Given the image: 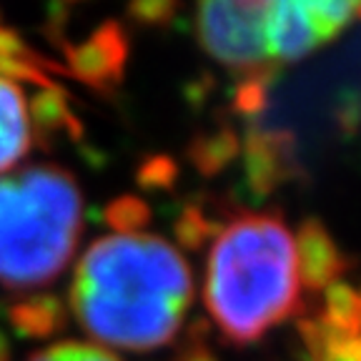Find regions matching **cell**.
I'll return each mask as SVG.
<instances>
[{
  "instance_id": "6da1fadb",
  "label": "cell",
  "mask_w": 361,
  "mask_h": 361,
  "mask_svg": "<svg viewBox=\"0 0 361 361\" xmlns=\"http://www.w3.org/2000/svg\"><path fill=\"white\" fill-rule=\"evenodd\" d=\"M183 256L151 233H113L83 254L71 286L80 326L101 344L148 351L169 344L191 306Z\"/></svg>"
},
{
  "instance_id": "7a4b0ae2",
  "label": "cell",
  "mask_w": 361,
  "mask_h": 361,
  "mask_svg": "<svg viewBox=\"0 0 361 361\" xmlns=\"http://www.w3.org/2000/svg\"><path fill=\"white\" fill-rule=\"evenodd\" d=\"M299 293L296 243L279 216L246 214L221 228L203 296L226 338L256 341L299 309Z\"/></svg>"
},
{
  "instance_id": "3957f363",
  "label": "cell",
  "mask_w": 361,
  "mask_h": 361,
  "mask_svg": "<svg viewBox=\"0 0 361 361\" xmlns=\"http://www.w3.org/2000/svg\"><path fill=\"white\" fill-rule=\"evenodd\" d=\"M83 221L75 178L58 166L0 176V283H51L73 259Z\"/></svg>"
},
{
  "instance_id": "277c9868",
  "label": "cell",
  "mask_w": 361,
  "mask_h": 361,
  "mask_svg": "<svg viewBox=\"0 0 361 361\" xmlns=\"http://www.w3.org/2000/svg\"><path fill=\"white\" fill-rule=\"evenodd\" d=\"M264 8L266 3L259 0L203 3L198 8V35L203 48L233 71L261 73L269 61Z\"/></svg>"
},
{
  "instance_id": "5b68a950",
  "label": "cell",
  "mask_w": 361,
  "mask_h": 361,
  "mask_svg": "<svg viewBox=\"0 0 361 361\" xmlns=\"http://www.w3.org/2000/svg\"><path fill=\"white\" fill-rule=\"evenodd\" d=\"M126 53H128V43H126L123 28L118 23H106L78 45L68 48L66 58L71 71L83 83L106 90L118 83L123 75Z\"/></svg>"
},
{
  "instance_id": "8992f818",
  "label": "cell",
  "mask_w": 361,
  "mask_h": 361,
  "mask_svg": "<svg viewBox=\"0 0 361 361\" xmlns=\"http://www.w3.org/2000/svg\"><path fill=\"white\" fill-rule=\"evenodd\" d=\"M293 243H296L299 281L309 291H326L349 269V261L338 251L334 236L319 219L304 221Z\"/></svg>"
},
{
  "instance_id": "52a82bcc",
  "label": "cell",
  "mask_w": 361,
  "mask_h": 361,
  "mask_svg": "<svg viewBox=\"0 0 361 361\" xmlns=\"http://www.w3.org/2000/svg\"><path fill=\"white\" fill-rule=\"evenodd\" d=\"M264 33L269 58L291 63L309 56L319 45L314 28H311L309 16L304 13L301 3L293 0H276L266 3L264 8Z\"/></svg>"
},
{
  "instance_id": "ba28073f",
  "label": "cell",
  "mask_w": 361,
  "mask_h": 361,
  "mask_svg": "<svg viewBox=\"0 0 361 361\" xmlns=\"http://www.w3.org/2000/svg\"><path fill=\"white\" fill-rule=\"evenodd\" d=\"M30 148V111L20 88L0 75V176L8 173Z\"/></svg>"
},
{
  "instance_id": "9c48e42d",
  "label": "cell",
  "mask_w": 361,
  "mask_h": 361,
  "mask_svg": "<svg viewBox=\"0 0 361 361\" xmlns=\"http://www.w3.org/2000/svg\"><path fill=\"white\" fill-rule=\"evenodd\" d=\"M246 173L251 186L259 193H269L276 188L288 173L291 166V141H281V135L274 133H251L246 146Z\"/></svg>"
},
{
  "instance_id": "30bf717a",
  "label": "cell",
  "mask_w": 361,
  "mask_h": 361,
  "mask_svg": "<svg viewBox=\"0 0 361 361\" xmlns=\"http://www.w3.org/2000/svg\"><path fill=\"white\" fill-rule=\"evenodd\" d=\"M66 311L56 296H33L11 309V324L28 338H45L63 326Z\"/></svg>"
},
{
  "instance_id": "8fae6325",
  "label": "cell",
  "mask_w": 361,
  "mask_h": 361,
  "mask_svg": "<svg viewBox=\"0 0 361 361\" xmlns=\"http://www.w3.org/2000/svg\"><path fill=\"white\" fill-rule=\"evenodd\" d=\"M324 319L346 336L361 334V296L346 281H336L324 291Z\"/></svg>"
},
{
  "instance_id": "7c38bea8",
  "label": "cell",
  "mask_w": 361,
  "mask_h": 361,
  "mask_svg": "<svg viewBox=\"0 0 361 361\" xmlns=\"http://www.w3.org/2000/svg\"><path fill=\"white\" fill-rule=\"evenodd\" d=\"M241 153V141L231 128H221L198 138L191 146V161L203 173H219Z\"/></svg>"
},
{
  "instance_id": "4fadbf2b",
  "label": "cell",
  "mask_w": 361,
  "mask_h": 361,
  "mask_svg": "<svg viewBox=\"0 0 361 361\" xmlns=\"http://www.w3.org/2000/svg\"><path fill=\"white\" fill-rule=\"evenodd\" d=\"M301 6L309 16V23L319 43H329L354 20L359 3H311V0H301Z\"/></svg>"
},
{
  "instance_id": "5bb4252c",
  "label": "cell",
  "mask_w": 361,
  "mask_h": 361,
  "mask_svg": "<svg viewBox=\"0 0 361 361\" xmlns=\"http://www.w3.org/2000/svg\"><path fill=\"white\" fill-rule=\"evenodd\" d=\"M30 113H33V121L38 123V128H43V130L61 133V130L75 128V118L71 116L68 103L63 101L56 88H45L43 93H38Z\"/></svg>"
},
{
  "instance_id": "9a60e30c",
  "label": "cell",
  "mask_w": 361,
  "mask_h": 361,
  "mask_svg": "<svg viewBox=\"0 0 361 361\" xmlns=\"http://www.w3.org/2000/svg\"><path fill=\"white\" fill-rule=\"evenodd\" d=\"M106 219L118 233H141V228L151 219V211H148V206L141 198L123 196V198H116L108 206Z\"/></svg>"
},
{
  "instance_id": "2e32d148",
  "label": "cell",
  "mask_w": 361,
  "mask_h": 361,
  "mask_svg": "<svg viewBox=\"0 0 361 361\" xmlns=\"http://www.w3.org/2000/svg\"><path fill=\"white\" fill-rule=\"evenodd\" d=\"M28 361H118L111 351L83 341H61L35 351Z\"/></svg>"
},
{
  "instance_id": "e0dca14e",
  "label": "cell",
  "mask_w": 361,
  "mask_h": 361,
  "mask_svg": "<svg viewBox=\"0 0 361 361\" xmlns=\"http://www.w3.org/2000/svg\"><path fill=\"white\" fill-rule=\"evenodd\" d=\"M209 233H211V221L206 219L196 206H188V209L180 214L178 224H176V236L188 248L203 246V241L209 238Z\"/></svg>"
},
{
  "instance_id": "ac0fdd59",
  "label": "cell",
  "mask_w": 361,
  "mask_h": 361,
  "mask_svg": "<svg viewBox=\"0 0 361 361\" xmlns=\"http://www.w3.org/2000/svg\"><path fill=\"white\" fill-rule=\"evenodd\" d=\"M176 178V164L171 158H148L138 171V180L146 188H169Z\"/></svg>"
},
{
  "instance_id": "d6986e66",
  "label": "cell",
  "mask_w": 361,
  "mask_h": 361,
  "mask_svg": "<svg viewBox=\"0 0 361 361\" xmlns=\"http://www.w3.org/2000/svg\"><path fill=\"white\" fill-rule=\"evenodd\" d=\"M266 103V80L261 73L251 75L246 83H241L236 93V108L243 113H259Z\"/></svg>"
},
{
  "instance_id": "ffe728a7",
  "label": "cell",
  "mask_w": 361,
  "mask_h": 361,
  "mask_svg": "<svg viewBox=\"0 0 361 361\" xmlns=\"http://www.w3.org/2000/svg\"><path fill=\"white\" fill-rule=\"evenodd\" d=\"M173 3H138V6H130V16L143 23H166L173 16Z\"/></svg>"
},
{
  "instance_id": "44dd1931",
  "label": "cell",
  "mask_w": 361,
  "mask_h": 361,
  "mask_svg": "<svg viewBox=\"0 0 361 361\" xmlns=\"http://www.w3.org/2000/svg\"><path fill=\"white\" fill-rule=\"evenodd\" d=\"M322 359L324 361H361V334L334 344Z\"/></svg>"
},
{
  "instance_id": "7402d4cb",
  "label": "cell",
  "mask_w": 361,
  "mask_h": 361,
  "mask_svg": "<svg viewBox=\"0 0 361 361\" xmlns=\"http://www.w3.org/2000/svg\"><path fill=\"white\" fill-rule=\"evenodd\" d=\"M180 361H216V356L206 346H191V349L183 351Z\"/></svg>"
},
{
  "instance_id": "603a6c76",
  "label": "cell",
  "mask_w": 361,
  "mask_h": 361,
  "mask_svg": "<svg viewBox=\"0 0 361 361\" xmlns=\"http://www.w3.org/2000/svg\"><path fill=\"white\" fill-rule=\"evenodd\" d=\"M0 361H11V344L3 331H0Z\"/></svg>"
},
{
  "instance_id": "cb8c5ba5",
  "label": "cell",
  "mask_w": 361,
  "mask_h": 361,
  "mask_svg": "<svg viewBox=\"0 0 361 361\" xmlns=\"http://www.w3.org/2000/svg\"><path fill=\"white\" fill-rule=\"evenodd\" d=\"M359 296H361V293H359Z\"/></svg>"
}]
</instances>
